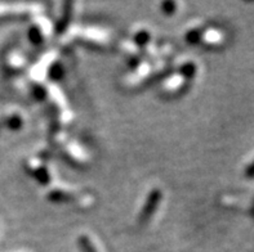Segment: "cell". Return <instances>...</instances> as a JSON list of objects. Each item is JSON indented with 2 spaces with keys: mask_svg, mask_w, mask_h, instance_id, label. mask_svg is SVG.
<instances>
[{
  "mask_svg": "<svg viewBox=\"0 0 254 252\" xmlns=\"http://www.w3.org/2000/svg\"><path fill=\"white\" fill-rule=\"evenodd\" d=\"M79 247H80L81 252H97L93 245H92V242L85 236H81L79 238Z\"/></svg>",
  "mask_w": 254,
  "mask_h": 252,
  "instance_id": "7a4b0ae2",
  "label": "cell"
},
{
  "mask_svg": "<svg viewBox=\"0 0 254 252\" xmlns=\"http://www.w3.org/2000/svg\"><path fill=\"white\" fill-rule=\"evenodd\" d=\"M9 126L13 129L19 128V126H21V120H19L18 117H13L9 121Z\"/></svg>",
  "mask_w": 254,
  "mask_h": 252,
  "instance_id": "8992f818",
  "label": "cell"
},
{
  "mask_svg": "<svg viewBox=\"0 0 254 252\" xmlns=\"http://www.w3.org/2000/svg\"><path fill=\"white\" fill-rule=\"evenodd\" d=\"M30 38H31V40L34 43H40L42 42V34H40V31H39L36 27H32L31 31H30Z\"/></svg>",
  "mask_w": 254,
  "mask_h": 252,
  "instance_id": "277c9868",
  "label": "cell"
},
{
  "mask_svg": "<svg viewBox=\"0 0 254 252\" xmlns=\"http://www.w3.org/2000/svg\"><path fill=\"white\" fill-rule=\"evenodd\" d=\"M245 175L248 176V178H253V176H254V161L252 162L251 166L247 169V171H245Z\"/></svg>",
  "mask_w": 254,
  "mask_h": 252,
  "instance_id": "52a82bcc",
  "label": "cell"
},
{
  "mask_svg": "<svg viewBox=\"0 0 254 252\" xmlns=\"http://www.w3.org/2000/svg\"><path fill=\"white\" fill-rule=\"evenodd\" d=\"M181 72H182V75H184L185 77H187V79H191V77L195 75V72H196V67H195V64L187 63V64H185L184 67H182Z\"/></svg>",
  "mask_w": 254,
  "mask_h": 252,
  "instance_id": "3957f363",
  "label": "cell"
},
{
  "mask_svg": "<svg viewBox=\"0 0 254 252\" xmlns=\"http://www.w3.org/2000/svg\"><path fill=\"white\" fill-rule=\"evenodd\" d=\"M174 9H176V4L174 3L163 4V10H164V13H167V14H172V13L174 12Z\"/></svg>",
  "mask_w": 254,
  "mask_h": 252,
  "instance_id": "5b68a950",
  "label": "cell"
},
{
  "mask_svg": "<svg viewBox=\"0 0 254 252\" xmlns=\"http://www.w3.org/2000/svg\"><path fill=\"white\" fill-rule=\"evenodd\" d=\"M161 201V192L159 189H154V191L148 195L147 200L145 202V206L141 211V223L150 220V217L154 215V212L158 208L159 203Z\"/></svg>",
  "mask_w": 254,
  "mask_h": 252,
  "instance_id": "6da1fadb",
  "label": "cell"
}]
</instances>
